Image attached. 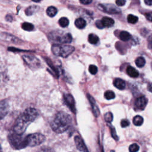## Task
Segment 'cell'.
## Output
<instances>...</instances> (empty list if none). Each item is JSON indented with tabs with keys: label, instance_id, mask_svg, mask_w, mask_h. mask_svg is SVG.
Returning a JSON list of instances; mask_svg holds the SVG:
<instances>
[{
	"label": "cell",
	"instance_id": "cell-1",
	"mask_svg": "<svg viewBox=\"0 0 152 152\" xmlns=\"http://www.w3.org/2000/svg\"><path fill=\"white\" fill-rule=\"evenodd\" d=\"M38 116L39 113L36 109L31 107L26 109L17 118L13 131L19 134H23L30 124L33 122Z\"/></svg>",
	"mask_w": 152,
	"mask_h": 152
},
{
	"label": "cell",
	"instance_id": "cell-2",
	"mask_svg": "<svg viewBox=\"0 0 152 152\" xmlns=\"http://www.w3.org/2000/svg\"><path fill=\"white\" fill-rule=\"evenodd\" d=\"M72 118L69 115L64 112H58L52 121L50 126L56 133H62L71 126Z\"/></svg>",
	"mask_w": 152,
	"mask_h": 152
},
{
	"label": "cell",
	"instance_id": "cell-3",
	"mask_svg": "<svg viewBox=\"0 0 152 152\" xmlns=\"http://www.w3.org/2000/svg\"><path fill=\"white\" fill-rule=\"evenodd\" d=\"M8 140L14 149L20 150L27 146L26 137H24L23 134H19L13 131L8 135Z\"/></svg>",
	"mask_w": 152,
	"mask_h": 152
},
{
	"label": "cell",
	"instance_id": "cell-4",
	"mask_svg": "<svg viewBox=\"0 0 152 152\" xmlns=\"http://www.w3.org/2000/svg\"><path fill=\"white\" fill-rule=\"evenodd\" d=\"M49 40L55 43H69L72 41V36L69 33H65L61 31H53L49 36Z\"/></svg>",
	"mask_w": 152,
	"mask_h": 152
},
{
	"label": "cell",
	"instance_id": "cell-5",
	"mask_svg": "<svg viewBox=\"0 0 152 152\" xmlns=\"http://www.w3.org/2000/svg\"><path fill=\"white\" fill-rule=\"evenodd\" d=\"M51 50L55 55L66 58L75 50V48L70 45L55 43L52 46Z\"/></svg>",
	"mask_w": 152,
	"mask_h": 152
},
{
	"label": "cell",
	"instance_id": "cell-6",
	"mask_svg": "<svg viewBox=\"0 0 152 152\" xmlns=\"http://www.w3.org/2000/svg\"><path fill=\"white\" fill-rule=\"evenodd\" d=\"M27 146L34 147L42 144L45 140V137L40 133H34L26 137Z\"/></svg>",
	"mask_w": 152,
	"mask_h": 152
},
{
	"label": "cell",
	"instance_id": "cell-7",
	"mask_svg": "<svg viewBox=\"0 0 152 152\" xmlns=\"http://www.w3.org/2000/svg\"><path fill=\"white\" fill-rule=\"evenodd\" d=\"M23 58L25 62L31 68H37L40 66L39 60L31 55H23Z\"/></svg>",
	"mask_w": 152,
	"mask_h": 152
},
{
	"label": "cell",
	"instance_id": "cell-8",
	"mask_svg": "<svg viewBox=\"0 0 152 152\" xmlns=\"http://www.w3.org/2000/svg\"><path fill=\"white\" fill-rule=\"evenodd\" d=\"M10 106L7 100L0 101V119L4 118L8 113Z\"/></svg>",
	"mask_w": 152,
	"mask_h": 152
},
{
	"label": "cell",
	"instance_id": "cell-9",
	"mask_svg": "<svg viewBox=\"0 0 152 152\" xmlns=\"http://www.w3.org/2000/svg\"><path fill=\"white\" fill-rule=\"evenodd\" d=\"M64 99L66 104L69 107L71 110L75 113V102L73 97L69 94H65L64 95Z\"/></svg>",
	"mask_w": 152,
	"mask_h": 152
},
{
	"label": "cell",
	"instance_id": "cell-10",
	"mask_svg": "<svg viewBox=\"0 0 152 152\" xmlns=\"http://www.w3.org/2000/svg\"><path fill=\"white\" fill-rule=\"evenodd\" d=\"M147 103V99L144 96L138 97L135 102V106L137 109L143 110Z\"/></svg>",
	"mask_w": 152,
	"mask_h": 152
},
{
	"label": "cell",
	"instance_id": "cell-11",
	"mask_svg": "<svg viewBox=\"0 0 152 152\" xmlns=\"http://www.w3.org/2000/svg\"><path fill=\"white\" fill-rule=\"evenodd\" d=\"M99 8L101 10L110 14L119 12V10H118L115 6L112 5H99Z\"/></svg>",
	"mask_w": 152,
	"mask_h": 152
},
{
	"label": "cell",
	"instance_id": "cell-12",
	"mask_svg": "<svg viewBox=\"0 0 152 152\" xmlns=\"http://www.w3.org/2000/svg\"><path fill=\"white\" fill-rule=\"evenodd\" d=\"M75 144L77 149L81 151H88L86 145H85L83 140L80 136H75L74 138Z\"/></svg>",
	"mask_w": 152,
	"mask_h": 152
},
{
	"label": "cell",
	"instance_id": "cell-13",
	"mask_svg": "<svg viewBox=\"0 0 152 152\" xmlns=\"http://www.w3.org/2000/svg\"><path fill=\"white\" fill-rule=\"evenodd\" d=\"M87 97L88 98L89 102L91 105L92 110H93V112L94 116L96 117H97L100 114V111H99V109L97 106L96 104V102H95L94 99L90 94H87Z\"/></svg>",
	"mask_w": 152,
	"mask_h": 152
},
{
	"label": "cell",
	"instance_id": "cell-14",
	"mask_svg": "<svg viewBox=\"0 0 152 152\" xmlns=\"http://www.w3.org/2000/svg\"><path fill=\"white\" fill-rule=\"evenodd\" d=\"M113 85L115 87L119 90H124L125 88L126 83L124 80L121 78H115L113 81Z\"/></svg>",
	"mask_w": 152,
	"mask_h": 152
},
{
	"label": "cell",
	"instance_id": "cell-15",
	"mask_svg": "<svg viewBox=\"0 0 152 152\" xmlns=\"http://www.w3.org/2000/svg\"><path fill=\"white\" fill-rule=\"evenodd\" d=\"M101 21L104 27H110L115 23V21L112 18L107 17H103Z\"/></svg>",
	"mask_w": 152,
	"mask_h": 152
},
{
	"label": "cell",
	"instance_id": "cell-16",
	"mask_svg": "<svg viewBox=\"0 0 152 152\" xmlns=\"http://www.w3.org/2000/svg\"><path fill=\"white\" fill-rule=\"evenodd\" d=\"M126 73L129 76L133 78H137L139 75V73L137 70L131 66H128L126 68Z\"/></svg>",
	"mask_w": 152,
	"mask_h": 152
},
{
	"label": "cell",
	"instance_id": "cell-17",
	"mask_svg": "<svg viewBox=\"0 0 152 152\" xmlns=\"http://www.w3.org/2000/svg\"><path fill=\"white\" fill-rule=\"evenodd\" d=\"M75 26L80 29L84 28L86 26V21L84 19L82 18H78L75 20Z\"/></svg>",
	"mask_w": 152,
	"mask_h": 152
},
{
	"label": "cell",
	"instance_id": "cell-18",
	"mask_svg": "<svg viewBox=\"0 0 152 152\" xmlns=\"http://www.w3.org/2000/svg\"><path fill=\"white\" fill-rule=\"evenodd\" d=\"M119 37L120 38V39L124 42H126V41H128L129 40L131 39V34L126 31H122L120 33L119 35Z\"/></svg>",
	"mask_w": 152,
	"mask_h": 152
},
{
	"label": "cell",
	"instance_id": "cell-19",
	"mask_svg": "<svg viewBox=\"0 0 152 152\" xmlns=\"http://www.w3.org/2000/svg\"><path fill=\"white\" fill-rule=\"evenodd\" d=\"M57 12H58V10L56 9V8H55V7H53V6L49 7L46 10V13H47L48 15L50 17H54L57 14Z\"/></svg>",
	"mask_w": 152,
	"mask_h": 152
},
{
	"label": "cell",
	"instance_id": "cell-20",
	"mask_svg": "<svg viewBox=\"0 0 152 152\" xmlns=\"http://www.w3.org/2000/svg\"><path fill=\"white\" fill-rule=\"evenodd\" d=\"M88 40L89 43H90L91 44L96 45L98 43L99 39L97 35H96L94 34H90L88 37Z\"/></svg>",
	"mask_w": 152,
	"mask_h": 152
},
{
	"label": "cell",
	"instance_id": "cell-21",
	"mask_svg": "<svg viewBox=\"0 0 152 152\" xmlns=\"http://www.w3.org/2000/svg\"><path fill=\"white\" fill-rule=\"evenodd\" d=\"M143 121H144V119H143L142 117H141L140 115H137V116H134L132 119L133 124L136 126L141 125L143 123Z\"/></svg>",
	"mask_w": 152,
	"mask_h": 152
},
{
	"label": "cell",
	"instance_id": "cell-22",
	"mask_svg": "<svg viewBox=\"0 0 152 152\" xmlns=\"http://www.w3.org/2000/svg\"><path fill=\"white\" fill-rule=\"evenodd\" d=\"M38 7L37 6H30L28 7L25 11L26 14L27 15H32L34 12H35L37 10H38Z\"/></svg>",
	"mask_w": 152,
	"mask_h": 152
},
{
	"label": "cell",
	"instance_id": "cell-23",
	"mask_svg": "<svg viewBox=\"0 0 152 152\" xmlns=\"http://www.w3.org/2000/svg\"><path fill=\"white\" fill-rule=\"evenodd\" d=\"M135 64L136 65L139 67V68H141L142 66H144L145 64V60L143 57H138L136 59H135Z\"/></svg>",
	"mask_w": 152,
	"mask_h": 152
},
{
	"label": "cell",
	"instance_id": "cell-24",
	"mask_svg": "<svg viewBox=\"0 0 152 152\" xmlns=\"http://www.w3.org/2000/svg\"><path fill=\"white\" fill-rule=\"evenodd\" d=\"M21 27L23 30L26 31H32L34 29V26L32 24L27 22L23 23Z\"/></svg>",
	"mask_w": 152,
	"mask_h": 152
},
{
	"label": "cell",
	"instance_id": "cell-25",
	"mask_svg": "<svg viewBox=\"0 0 152 152\" xmlns=\"http://www.w3.org/2000/svg\"><path fill=\"white\" fill-rule=\"evenodd\" d=\"M1 39H5L6 40H11L12 41V42H16L15 40H17V37H13V36H11V35H9L8 34H1Z\"/></svg>",
	"mask_w": 152,
	"mask_h": 152
},
{
	"label": "cell",
	"instance_id": "cell-26",
	"mask_svg": "<svg viewBox=\"0 0 152 152\" xmlns=\"http://www.w3.org/2000/svg\"><path fill=\"white\" fill-rule=\"evenodd\" d=\"M58 23L62 27H66L69 24V20L66 17H62L59 20Z\"/></svg>",
	"mask_w": 152,
	"mask_h": 152
},
{
	"label": "cell",
	"instance_id": "cell-27",
	"mask_svg": "<svg viewBox=\"0 0 152 152\" xmlns=\"http://www.w3.org/2000/svg\"><path fill=\"white\" fill-rule=\"evenodd\" d=\"M104 97L107 99V100H111L113 99L115 97V94L114 93V92H113L111 90H107L106 91L104 94Z\"/></svg>",
	"mask_w": 152,
	"mask_h": 152
},
{
	"label": "cell",
	"instance_id": "cell-28",
	"mask_svg": "<svg viewBox=\"0 0 152 152\" xmlns=\"http://www.w3.org/2000/svg\"><path fill=\"white\" fill-rule=\"evenodd\" d=\"M127 20H128V22L129 23L135 24L138 21V18L137 17L134 15L129 14L127 17Z\"/></svg>",
	"mask_w": 152,
	"mask_h": 152
},
{
	"label": "cell",
	"instance_id": "cell-29",
	"mask_svg": "<svg viewBox=\"0 0 152 152\" xmlns=\"http://www.w3.org/2000/svg\"><path fill=\"white\" fill-rule=\"evenodd\" d=\"M104 117L105 121L108 123H110L113 120V115L111 112L106 113L104 115Z\"/></svg>",
	"mask_w": 152,
	"mask_h": 152
},
{
	"label": "cell",
	"instance_id": "cell-30",
	"mask_svg": "<svg viewBox=\"0 0 152 152\" xmlns=\"http://www.w3.org/2000/svg\"><path fill=\"white\" fill-rule=\"evenodd\" d=\"M88 71H89V72L91 74L95 75L97 72L98 69H97V67L96 65H90L89 66V68H88Z\"/></svg>",
	"mask_w": 152,
	"mask_h": 152
},
{
	"label": "cell",
	"instance_id": "cell-31",
	"mask_svg": "<svg viewBox=\"0 0 152 152\" xmlns=\"http://www.w3.org/2000/svg\"><path fill=\"white\" fill-rule=\"evenodd\" d=\"M139 146L137 144H132L129 147V150L130 152H136L139 150Z\"/></svg>",
	"mask_w": 152,
	"mask_h": 152
},
{
	"label": "cell",
	"instance_id": "cell-32",
	"mask_svg": "<svg viewBox=\"0 0 152 152\" xmlns=\"http://www.w3.org/2000/svg\"><path fill=\"white\" fill-rule=\"evenodd\" d=\"M110 132H111V135H112V137H113V138H114L116 140H118V137L116 134L115 129V128H113L112 126H110Z\"/></svg>",
	"mask_w": 152,
	"mask_h": 152
},
{
	"label": "cell",
	"instance_id": "cell-33",
	"mask_svg": "<svg viewBox=\"0 0 152 152\" xmlns=\"http://www.w3.org/2000/svg\"><path fill=\"white\" fill-rule=\"evenodd\" d=\"M121 125L122 128H125L129 125V121L128 119H123L121 122Z\"/></svg>",
	"mask_w": 152,
	"mask_h": 152
},
{
	"label": "cell",
	"instance_id": "cell-34",
	"mask_svg": "<svg viewBox=\"0 0 152 152\" xmlns=\"http://www.w3.org/2000/svg\"><path fill=\"white\" fill-rule=\"evenodd\" d=\"M126 0H116V4L119 7L124 6L125 4Z\"/></svg>",
	"mask_w": 152,
	"mask_h": 152
},
{
	"label": "cell",
	"instance_id": "cell-35",
	"mask_svg": "<svg viewBox=\"0 0 152 152\" xmlns=\"http://www.w3.org/2000/svg\"><path fill=\"white\" fill-rule=\"evenodd\" d=\"M96 27H97V28H100V29H102V28H103L104 27L101 20H97V21L96 22Z\"/></svg>",
	"mask_w": 152,
	"mask_h": 152
},
{
	"label": "cell",
	"instance_id": "cell-36",
	"mask_svg": "<svg viewBox=\"0 0 152 152\" xmlns=\"http://www.w3.org/2000/svg\"><path fill=\"white\" fill-rule=\"evenodd\" d=\"M148 46L150 49H152V34L150 36L148 39Z\"/></svg>",
	"mask_w": 152,
	"mask_h": 152
},
{
	"label": "cell",
	"instance_id": "cell-37",
	"mask_svg": "<svg viewBox=\"0 0 152 152\" xmlns=\"http://www.w3.org/2000/svg\"><path fill=\"white\" fill-rule=\"evenodd\" d=\"M146 18L149 20L150 21L152 22V12H148L145 14Z\"/></svg>",
	"mask_w": 152,
	"mask_h": 152
},
{
	"label": "cell",
	"instance_id": "cell-38",
	"mask_svg": "<svg viewBox=\"0 0 152 152\" xmlns=\"http://www.w3.org/2000/svg\"><path fill=\"white\" fill-rule=\"evenodd\" d=\"M80 2L84 5H87L92 2V0H80Z\"/></svg>",
	"mask_w": 152,
	"mask_h": 152
},
{
	"label": "cell",
	"instance_id": "cell-39",
	"mask_svg": "<svg viewBox=\"0 0 152 152\" xmlns=\"http://www.w3.org/2000/svg\"><path fill=\"white\" fill-rule=\"evenodd\" d=\"M5 19L8 21H11L12 20V17L11 15H7L6 16V17H5Z\"/></svg>",
	"mask_w": 152,
	"mask_h": 152
},
{
	"label": "cell",
	"instance_id": "cell-40",
	"mask_svg": "<svg viewBox=\"0 0 152 152\" xmlns=\"http://www.w3.org/2000/svg\"><path fill=\"white\" fill-rule=\"evenodd\" d=\"M144 2L147 5H152V0H144Z\"/></svg>",
	"mask_w": 152,
	"mask_h": 152
},
{
	"label": "cell",
	"instance_id": "cell-41",
	"mask_svg": "<svg viewBox=\"0 0 152 152\" xmlns=\"http://www.w3.org/2000/svg\"><path fill=\"white\" fill-rule=\"evenodd\" d=\"M147 89L149 91H150V92L152 93V83H150V84L148 85V86H147Z\"/></svg>",
	"mask_w": 152,
	"mask_h": 152
},
{
	"label": "cell",
	"instance_id": "cell-42",
	"mask_svg": "<svg viewBox=\"0 0 152 152\" xmlns=\"http://www.w3.org/2000/svg\"><path fill=\"white\" fill-rule=\"evenodd\" d=\"M33 1H34V2H39L41 0H32Z\"/></svg>",
	"mask_w": 152,
	"mask_h": 152
},
{
	"label": "cell",
	"instance_id": "cell-43",
	"mask_svg": "<svg viewBox=\"0 0 152 152\" xmlns=\"http://www.w3.org/2000/svg\"><path fill=\"white\" fill-rule=\"evenodd\" d=\"M2 151V148H1V146L0 145V151Z\"/></svg>",
	"mask_w": 152,
	"mask_h": 152
}]
</instances>
